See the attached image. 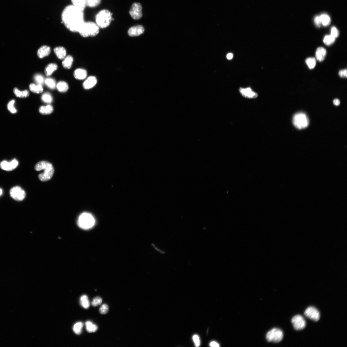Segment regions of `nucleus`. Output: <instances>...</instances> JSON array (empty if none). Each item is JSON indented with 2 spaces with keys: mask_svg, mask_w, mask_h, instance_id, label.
<instances>
[{
  "mask_svg": "<svg viewBox=\"0 0 347 347\" xmlns=\"http://www.w3.org/2000/svg\"><path fill=\"white\" fill-rule=\"evenodd\" d=\"M53 108L52 106L48 105L46 106L40 107L39 109V111L40 113L46 115L51 113L53 112Z\"/></svg>",
  "mask_w": 347,
  "mask_h": 347,
  "instance_id": "26",
  "label": "nucleus"
},
{
  "mask_svg": "<svg viewBox=\"0 0 347 347\" xmlns=\"http://www.w3.org/2000/svg\"><path fill=\"white\" fill-rule=\"evenodd\" d=\"M51 50L50 47L46 46H42L38 51V56L40 59H42L48 56L51 53Z\"/></svg>",
  "mask_w": 347,
  "mask_h": 347,
  "instance_id": "16",
  "label": "nucleus"
},
{
  "mask_svg": "<svg viewBox=\"0 0 347 347\" xmlns=\"http://www.w3.org/2000/svg\"><path fill=\"white\" fill-rule=\"evenodd\" d=\"M18 165V161L14 159L10 162L3 161L0 164V167L4 170L11 171L15 169Z\"/></svg>",
  "mask_w": 347,
  "mask_h": 347,
  "instance_id": "12",
  "label": "nucleus"
},
{
  "mask_svg": "<svg viewBox=\"0 0 347 347\" xmlns=\"http://www.w3.org/2000/svg\"><path fill=\"white\" fill-rule=\"evenodd\" d=\"M54 51L58 58L60 60L63 59L66 57V51L63 47H58L55 48Z\"/></svg>",
  "mask_w": 347,
  "mask_h": 347,
  "instance_id": "20",
  "label": "nucleus"
},
{
  "mask_svg": "<svg viewBox=\"0 0 347 347\" xmlns=\"http://www.w3.org/2000/svg\"><path fill=\"white\" fill-rule=\"evenodd\" d=\"M102 298L100 297H97L93 299L92 302V305L94 307H97V306L100 305L102 304Z\"/></svg>",
  "mask_w": 347,
  "mask_h": 347,
  "instance_id": "38",
  "label": "nucleus"
},
{
  "mask_svg": "<svg viewBox=\"0 0 347 347\" xmlns=\"http://www.w3.org/2000/svg\"><path fill=\"white\" fill-rule=\"evenodd\" d=\"M97 82V79L95 77L90 76L85 80L83 84V86L84 89L89 90L94 87Z\"/></svg>",
  "mask_w": 347,
  "mask_h": 347,
  "instance_id": "15",
  "label": "nucleus"
},
{
  "mask_svg": "<svg viewBox=\"0 0 347 347\" xmlns=\"http://www.w3.org/2000/svg\"><path fill=\"white\" fill-rule=\"evenodd\" d=\"M193 338L195 346H199L200 345V340L198 336L197 335H194Z\"/></svg>",
  "mask_w": 347,
  "mask_h": 347,
  "instance_id": "41",
  "label": "nucleus"
},
{
  "mask_svg": "<svg viewBox=\"0 0 347 347\" xmlns=\"http://www.w3.org/2000/svg\"><path fill=\"white\" fill-rule=\"evenodd\" d=\"M240 93L245 98L249 99H254L258 97V94L253 91L250 87L243 88L241 87L239 88Z\"/></svg>",
  "mask_w": 347,
  "mask_h": 347,
  "instance_id": "13",
  "label": "nucleus"
},
{
  "mask_svg": "<svg viewBox=\"0 0 347 347\" xmlns=\"http://www.w3.org/2000/svg\"><path fill=\"white\" fill-rule=\"evenodd\" d=\"M327 54V51L324 48L319 47L317 48L316 52V57L317 59L320 61H323L325 57Z\"/></svg>",
  "mask_w": 347,
  "mask_h": 347,
  "instance_id": "18",
  "label": "nucleus"
},
{
  "mask_svg": "<svg viewBox=\"0 0 347 347\" xmlns=\"http://www.w3.org/2000/svg\"><path fill=\"white\" fill-rule=\"evenodd\" d=\"M102 0H86L87 7L95 8L100 4Z\"/></svg>",
  "mask_w": 347,
  "mask_h": 347,
  "instance_id": "29",
  "label": "nucleus"
},
{
  "mask_svg": "<svg viewBox=\"0 0 347 347\" xmlns=\"http://www.w3.org/2000/svg\"><path fill=\"white\" fill-rule=\"evenodd\" d=\"M58 66L55 64H48L45 69V73L47 77H49L53 74V73L56 71Z\"/></svg>",
  "mask_w": 347,
  "mask_h": 347,
  "instance_id": "21",
  "label": "nucleus"
},
{
  "mask_svg": "<svg viewBox=\"0 0 347 347\" xmlns=\"http://www.w3.org/2000/svg\"><path fill=\"white\" fill-rule=\"evenodd\" d=\"M15 101L14 100L10 101L8 104L7 106V108L8 110L11 113H17V111L15 108V107H14V105L15 104Z\"/></svg>",
  "mask_w": 347,
  "mask_h": 347,
  "instance_id": "35",
  "label": "nucleus"
},
{
  "mask_svg": "<svg viewBox=\"0 0 347 347\" xmlns=\"http://www.w3.org/2000/svg\"><path fill=\"white\" fill-rule=\"evenodd\" d=\"M80 304L85 309H87L90 306V302L88 298L86 295H83L80 298Z\"/></svg>",
  "mask_w": 347,
  "mask_h": 347,
  "instance_id": "27",
  "label": "nucleus"
},
{
  "mask_svg": "<svg viewBox=\"0 0 347 347\" xmlns=\"http://www.w3.org/2000/svg\"><path fill=\"white\" fill-rule=\"evenodd\" d=\"M142 9L141 4L138 2L134 3L129 11V14L133 19L138 20L142 16Z\"/></svg>",
  "mask_w": 347,
  "mask_h": 347,
  "instance_id": "8",
  "label": "nucleus"
},
{
  "mask_svg": "<svg viewBox=\"0 0 347 347\" xmlns=\"http://www.w3.org/2000/svg\"><path fill=\"white\" fill-rule=\"evenodd\" d=\"M99 28L95 22L90 21H85L78 33L84 38H87L89 36L94 37L98 34Z\"/></svg>",
  "mask_w": 347,
  "mask_h": 347,
  "instance_id": "4",
  "label": "nucleus"
},
{
  "mask_svg": "<svg viewBox=\"0 0 347 347\" xmlns=\"http://www.w3.org/2000/svg\"><path fill=\"white\" fill-rule=\"evenodd\" d=\"M84 12L72 4L66 6L61 13L62 23L70 31L78 33L85 21Z\"/></svg>",
  "mask_w": 347,
  "mask_h": 347,
  "instance_id": "1",
  "label": "nucleus"
},
{
  "mask_svg": "<svg viewBox=\"0 0 347 347\" xmlns=\"http://www.w3.org/2000/svg\"><path fill=\"white\" fill-rule=\"evenodd\" d=\"M109 311L108 306L106 304H103L99 309V312L102 314H105L108 313Z\"/></svg>",
  "mask_w": 347,
  "mask_h": 347,
  "instance_id": "39",
  "label": "nucleus"
},
{
  "mask_svg": "<svg viewBox=\"0 0 347 347\" xmlns=\"http://www.w3.org/2000/svg\"><path fill=\"white\" fill-rule=\"evenodd\" d=\"M14 93L16 96L19 98H26L29 95V92L27 90L23 91H20L17 88H15L13 90Z\"/></svg>",
  "mask_w": 347,
  "mask_h": 347,
  "instance_id": "24",
  "label": "nucleus"
},
{
  "mask_svg": "<svg viewBox=\"0 0 347 347\" xmlns=\"http://www.w3.org/2000/svg\"><path fill=\"white\" fill-rule=\"evenodd\" d=\"M320 17L321 22L323 25L326 26L330 24L331 22L330 17L327 14H322Z\"/></svg>",
  "mask_w": 347,
  "mask_h": 347,
  "instance_id": "30",
  "label": "nucleus"
},
{
  "mask_svg": "<svg viewBox=\"0 0 347 347\" xmlns=\"http://www.w3.org/2000/svg\"><path fill=\"white\" fill-rule=\"evenodd\" d=\"M73 61V57L71 55H68L65 57L62 62L63 67L64 68L69 69L72 67Z\"/></svg>",
  "mask_w": 347,
  "mask_h": 347,
  "instance_id": "22",
  "label": "nucleus"
},
{
  "mask_svg": "<svg viewBox=\"0 0 347 347\" xmlns=\"http://www.w3.org/2000/svg\"><path fill=\"white\" fill-rule=\"evenodd\" d=\"M234 55L233 54L231 53H228L227 55V58L228 60H230L232 59L233 58Z\"/></svg>",
  "mask_w": 347,
  "mask_h": 347,
  "instance_id": "45",
  "label": "nucleus"
},
{
  "mask_svg": "<svg viewBox=\"0 0 347 347\" xmlns=\"http://www.w3.org/2000/svg\"><path fill=\"white\" fill-rule=\"evenodd\" d=\"M335 39V38L331 35H327L324 38L323 42L326 45L329 46L334 43Z\"/></svg>",
  "mask_w": 347,
  "mask_h": 347,
  "instance_id": "32",
  "label": "nucleus"
},
{
  "mask_svg": "<svg viewBox=\"0 0 347 347\" xmlns=\"http://www.w3.org/2000/svg\"><path fill=\"white\" fill-rule=\"evenodd\" d=\"M86 329L89 333H93L96 331L98 330V327L96 325L93 324L90 321H87L85 323Z\"/></svg>",
  "mask_w": 347,
  "mask_h": 347,
  "instance_id": "28",
  "label": "nucleus"
},
{
  "mask_svg": "<svg viewBox=\"0 0 347 347\" xmlns=\"http://www.w3.org/2000/svg\"><path fill=\"white\" fill-rule=\"evenodd\" d=\"M283 336V333L281 330L278 328H274L268 332L266 338L268 342L276 343L281 341Z\"/></svg>",
  "mask_w": 347,
  "mask_h": 347,
  "instance_id": "7",
  "label": "nucleus"
},
{
  "mask_svg": "<svg viewBox=\"0 0 347 347\" xmlns=\"http://www.w3.org/2000/svg\"><path fill=\"white\" fill-rule=\"evenodd\" d=\"M304 315L308 318L315 322H317L320 318V312L316 308L313 307L307 308L304 312Z\"/></svg>",
  "mask_w": 347,
  "mask_h": 347,
  "instance_id": "11",
  "label": "nucleus"
},
{
  "mask_svg": "<svg viewBox=\"0 0 347 347\" xmlns=\"http://www.w3.org/2000/svg\"><path fill=\"white\" fill-rule=\"evenodd\" d=\"M75 78L78 80H82L85 79L87 76V72L85 69H77L74 72Z\"/></svg>",
  "mask_w": 347,
  "mask_h": 347,
  "instance_id": "17",
  "label": "nucleus"
},
{
  "mask_svg": "<svg viewBox=\"0 0 347 347\" xmlns=\"http://www.w3.org/2000/svg\"><path fill=\"white\" fill-rule=\"evenodd\" d=\"M339 32L338 29L335 27H332L331 28V35L336 38L338 37L339 35Z\"/></svg>",
  "mask_w": 347,
  "mask_h": 347,
  "instance_id": "40",
  "label": "nucleus"
},
{
  "mask_svg": "<svg viewBox=\"0 0 347 347\" xmlns=\"http://www.w3.org/2000/svg\"><path fill=\"white\" fill-rule=\"evenodd\" d=\"M35 80L37 84L42 85L45 83V80L43 75L40 74H37L35 75L34 77Z\"/></svg>",
  "mask_w": 347,
  "mask_h": 347,
  "instance_id": "37",
  "label": "nucleus"
},
{
  "mask_svg": "<svg viewBox=\"0 0 347 347\" xmlns=\"http://www.w3.org/2000/svg\"><path fill=\"white\" fill-rule=\"evenodd\" d=\"M314 22L316 25L317 27H320L322 25V22L320 20V17L317 16L314 19Z\"/></svg>",
  "mask_w": 347,
  "mask_h": 347,
  "instance_id": "43",
  "label": "nucleus"
},
{
  "mask_svg": "<svg viewBox=\"0 0 347 347\" xmlns=\"http://www.w3.org/2000/svg\"><path fill=\"white\" fill-rule=\"evenodd\" d=\"M72 5L76 8L84 11L87 7L86 0H71Z\"/></svg>",
  "mask_w": 347,
  "mask_h": 347,
  "instance_id": "19",
  "label": "nucleus"
},
{
  "mask_svg": "<svg viewBox=\"0 0 347 347\" xmlns=\"http://www.w3.org/2000/svg\"><path fill=\"white\" fill-rule=\"evenodd\" d=\"M83 324L82 322H79L74 325L73 327V330L75 333L77 335L80 334L82 332Z\"/></svg>",
  "mask_w": 347,
  "mask_h": 347,
  "instance_id": "33",
  "label": "nucleus"
},
{
  "mask_svg": "<svg viewBox=\"0 0 347 347\" xmlns=\"http://www.w3.org/2000/svg\"><path fill=\"white\" fill-rule=\"evenodd\" d=\"M113 20L112 13L106 9L99 11L95 16V23L100 28H105L109 26Z\"/></svg>",
  "mask_w": 347,
  "mask_h": 347,
  "instance_id": "3",
  "label": "nucleus"
},
{
  "mask_svg": "<svg viewBox=\"0 0 347 347\" xmlns=\"http://www.w3.org/2000/svg\"><path fill=\"white\" fill-rule=\"evenodd\" d=\"M56 87L58 90L61 92L67 91L69 88L68 83L64 81L59 82L56 85Z\"/></svg>",
  "mask_w": 347,
  "mask_h": 347,
  "instance_id": "25",
  "label": "nucleus"
},
{
  "mask_svg": "<svg viewBox=\"0 0 347 347\" xmlns=\"http://www.w3.org/2000/svg\"><path fill=\"white\" fill-rule=\"evenodd\" d=\"M293 122L295 127L301 129L308 127L309 120L305 113L300 112L295 114L293 117Z\"/></svg>",
  "mask_w": 347,
  "mask_h": 347,
  "instance_id": "6",
  "label": "nucleus"
},
{
  "mask_svg": "<svg viewBox=\"0 0 347 347\" xmlns=\"http://www.w3.org/2000/svg\"><path fill=\"white\" fill-rule=\"evenodd\" d=\"M36 171H43V173L39 175V179L43 182H46L52 178L54 172V169L52 164L46 161H40L35 166Z\"/></svg>",
  "mask_w": 347,
  "mask_h": 347,
  "instance_id": "2",
  "label": "nucleus"
},
{
  "mask_svg": "<svg viewBox=\"0 0 347 347\" xmlns=\"http://www.w3.org/2000/svg\"><path fill=\"white\" fill-rule=\"evenodd\" d=\"M210 346L213 347H219L220 346L218 343L215 341H213L210 343Z\"/></svg>",
  "mask_w": 347,
  "mask_h": 347,
  "instance_id": "44",
  "label": "nucleus"
},
{
  "mask_svg": "<svg viewBox=\"0 0 347 347\" xmlns=\"http://www.w3.org/2000/svg\"><path fill=\"white\" fill-rule=\"evenodd\" d=\"M334 104L335 106H338L340 103L339 100L338 99H336L334 100L333 101Z\"/></svg>",
  "mask_w": 347,
  "mask_h": 347,
  "instance_id": "46",
  "label": "nucleus"
},
{
  "mask_svg": "<svg viewBox=\"0 0 347 347\" xmlns=\"http://www.w3.org/2000/svg\"><path fill=\"white\" fill-rule=\"evenodd\" d=\"M2 194V190L0 189V195H1Z\"/></svg>",
  "mask_w": 347,
  "mask_h": 347,
  "instance_id": "47",
  "label": "nucleus"
},
{
  "mask_svg": "<svg viewBox=\"0 0 347 347\" xmlns=\"http://www.w3.org/2000/svg\"><path fill=\"white\" fill-rule=\"evenodd\" d=\"M95 223L94 217L91 214L84 213L79 217L78 225L81 228L84 229H88L93 227Z\"/></svg>",
  "mask_w": 347,
  "mask_h": 347,
  "instance_id": "5",
  "label": "nucleus"
},
{
  "mask_svg": "<svg viewBox=\"0 0 347 347\" xmlns=\"http://www.w3.org/2000/svg\"><path fill=\"white\" fill-rule=\"evenodd\" d=\"M42 100L45 103H50L53 101V98L49 93H46L42 95Z\"/></svg>",
  "mask_w": 347,
  "mask_h": 347,
  "instance_id": "36",
  "label": "nucleus"
},
{
  "mask_svg": "<svg viewBox=\"0 0 347 347\" xmlns=\"http://www.w3.org/2000/svg\"><path fill=\"white\" fill-rule=\"evenodd\" d=\"M294 329L296 330H303L306 326V321L304 317L300 315H297L293 317L291 320Z\"/></svg>",
  "mask_w": 347,
  "mask_h": 347,
  "instance_id": "10",
  "label": "nucleus"
},
{
  "mask_svg": "<svg viewBox=\"0 0 347 347\" xmlns=\"http://www.w3.org/2000/svg\"><path fill=\"white\" fill-rule=\"evenodd\" d=\"M145 29L142 25H137L132 27L129 29L128 34L131 37L137 36L143 34Z\"/></svg>",
  "mask_w": 347,
  "mask_h": 347,
  "instance_id": "14",
  "label": "nucleus"
},
{
  "mask_svg": "<svg viewBox=\"0 0 347 347\" xmlns=\"http://www.w3.org/2000/svg\"><path fill=\"white\" fill-rule=\"evenodd\" d=\"M339 75L340 77L343 78H346L347 77V71L346 69L341 70L339 72Z\"/></svg>",
  "mask_w": 347,
  "mask_h": 347,
  "instance_id": "42",
  "label": "nucleus"
},
{
  "mask_svg": "<svg viewBox=\"0 0 347 347\" xmlns=\"http://www.w3.org/2000/svg\"><path fill=\"white\" fill-rule=\"evenodd\" d=\"M316 62L315 59L313 57L309 58L306 59V64L309 69H311L314 68L316 65Z\"/></svg>",
  "mask_w": 347,
  "mask_h": 347,
  "instance_id": "34",
  "label": "nucleus"
},
{
  "mask_svg": "<svg viewBox=\"0 0 347 347\" xmlns=\"http://www.w3.org/2000/svg\"><path fill=\"white\" fill-rule=\"evenodd\" d=\"M45 83L46 85L51 89H54L56 85L55 80L51 78H47L45 80Z\"/></svg>",
  "mask_w": 347,
  "mask_h": 347,
  "instance_id": "31",
  "label": "nucleus"
},
{
  "mask_svg": "<svg viewBox=\"0 0 347 347\" xmlns=\"http://www.w3.org/2000/svg\"><path fill=\"white\" fill-rule=\"evenodd\" d=\"M10 194L11 197L17 201L23 200L26 196L25 192L19 186L12 187L10 190Z\"/></svg>",
  "mask_w": 347,
  "mask_h": 347,
  "instance_id": "9",
  "label": "nucleus"
},
{
  "mask_svg": "<svg viewBox=\"0 0 347 347\" xmlns=\"http://www.w3.org/2000/svg\"><path fill=\"white\" fill-rule=\"evenodd\" d=\"M29 89L33 93L36 94L41 93L43 91L42 85L39 84L36 85L34 84H31L29 85Z\"/></svg>",
  "mask_w": 347,
  "mask_h": 347,
  "instance_id": "23",
  "label": "nucleus"
}]
</instances>
